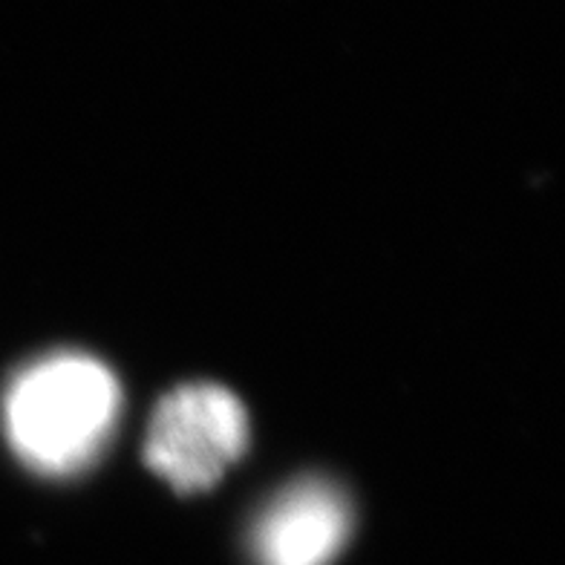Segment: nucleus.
Returning a JSON list of instances; mask_svg holds the SVG:
<instances>
[{
  "mask_svg": "<svg viewBox=\"0 0 565 565\" xmlns=\"http://www.w3.org/2000/svg\"><path fill=\"white\" fill-rule=\"evenodd\" d=\"M119 413V384L87 355H53L21 372L3 404L9 441L26 465L67 473L102 450Z\"/></svg>",
  "mask_w": 565,
  "mask_h": 565,
  "instance_id": "nucleus-1",
  "label": "nucleus"
},
{
  "mask_svg": "<svg viewBox=\"0 0 565 565\" xmlns=\"http://www.w3.org/2000/svg\"><path fill=\"white\" fill-rule=\"evenodd\" d=\"M350 502L327 479L282 491L254 525L257 565H329L350 536Z\"/></svg>",
  "mask_w": 565,
  "mask_h": 565,
  "instance_id": "nucleus-3",
  "label": "nucleus"
},
{
  "mask_svg": "<svg viewBox=\"0 0 565 565\" xmlns=\"http://www.w3.org/2000/svg\"><path fill=\"white\" fill-rule=\"evenodd\" d=\"M246 447L243 404L216 384L179 387L150 418L145 456L177 491L211 488Z\"/></svg>",
  "mask_w": 565,
  "mask_h": 565,
  "instance_id": "nucleus-2",
  "label": "nucleus"
}]
</instances>
